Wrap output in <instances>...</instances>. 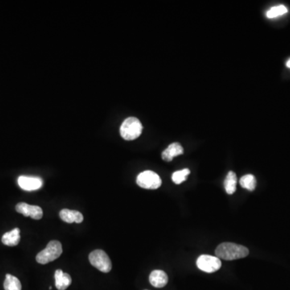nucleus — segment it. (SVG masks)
<instances>
[{
    "mask_svg": "<svg viewBox=\"0 0 290 290\" xmlns=\"http://www.w3.org/2000/svg\"><path fill=\"white\" fill-rule=\"evenodd\" d=\"M4 287H5V290L22 289V286H21L20 280L11 274H7L5 283H4Z\"/></svg>",
    "mask_w": 290,
    "mask_h": 290,
    "instance_id": "obj_15",
    "label": "nucleus"
},
{
    "mask_svg": "<svg viewBox=\"0 0 290 290\" xmlns=\"http://www.w3.org/2000/svg\"><path fill=\"white\" fill-rule=\"evenodd\" d=\"M62 251V245L59 241H50V243H48L47 247L37 254L36 259L41 264H46L60 257Z\"/></svg>",
    "mask_w": 290,
    "mask_h": 290,
    "instance_id": "obj_3",
    "label": "nucleus"
},
{
    "mask_svg": "<svg viewBox=\"0 0 290 290\" xmlns=\"http://www.w3.org/2000/svg\"><path fill=\"white\" fill-rule=\"evenodd\" d=\"M196 263L200 270L207 273L216 272L220 269L222 266V262L219 258L210 255H200Z\"/></svg>",
    "mask_w": 290,
    "mask_h": 290,
    "instance_id": "obj_6",
    "label": "nucleus"
},
{
    "mask_svg": "<svg viewBox=\"0 0 290 290\" xmlns=\"http://www.w3.org/2000/svg\"><path fill=\"white\" fill-rule=\"evenodd\" d=\"M169 281L168 275L162 270H154L151 272L149 276V282L156 288L165 287Z\"/></svg>",
    "mask_w": 290,
    "mask_h": 290,
    "instance_id": "obj_10",
    "label": "nucleus"
},
{
    "mask_svg": "<svg viewBox=\"0 0 290 290\" xmlns=\"http://www.w3.org/2000/svg\"><path fill=\"white\" fill-rule=\"evenodd\" d=\"M287 13H288V10L286 9L285 6L279 5V6L273 7V8L267 11L266 16H267V18L272 19L280 17V16L285 14Z\"/></svg>",
    "mask_w": 290,
    "mask_h": 290,
    "instance_id": "obj_18",
    "label": "nucleus"
},
{
    "mask_svg": "<svg viewBox=\"0 0 290 290\" xmlns=\"http://www.w3.org/2000/svg\"><path fill=\"white\" fill-rule=\"evenodd\" d=\"M286 66H287L288 68L290 69V59H288V62H287V63H286Z\"/></svg>",
    "mask_w": 290,
    "mask_h": 290,
    "instance_id": "obj_19",
    "label": "nucleus"
},
{
    "mask_svg": "<svg viewBox=\"0 0 290 290\" xmlns=\"http://www.w3.org/2000/svg\"><path fill=\"white\" fill-rule=\"evenodd\" d=\"M89 260L91 262V265L96 267L97 269H99V271L104 273L111 272L112 263H111L109 256L103 250L97 249L93 251L89 255Z\"/></svg>",
    "mask_w": 290,
    "mask_h": 290,
    "instance_id": "obj_4",
    "label": "nucleus"
},
{
    "mask_svg": "<svg viewBox=\"0 0 290 290\" xmlns=\"http://www.w3.org/2000/svg\"><path fill=\"white\" fill-rule=\"evenodd\" d=\"M59 216L62 221L67 223H73V222L81 223L84 219L83 214L81 212L78 210H68V209H63L61 210Z\"/></svg>",
    "mask_w": 290,
    "mask_h": 290,
    "instance_id": "obj_11",
    "label": "nucleus"
},
{
    "mask_svg": "<svg viewBox=\"0 0 290 290\" xmlns=\"http://www.w3.org/2000/svg\"><path fill=\"white\" fill-rule=\"evenodd\" d=\"M237 177L232 171H230L228 174L226 175L224 181V187L226 193L233 194L236 190Z\"/></svg>",
    "mask_w": 290,
    "mask_h": 290,
    "instance_id": "obj_14",
    "label": "nucleus"
},
{
    "mask_svg": "<svg viewBox=\"0 0 290 290\" xmlns=\"http://www.w3.org/2000/svg\"><path fill=\"white\" fill-rule=\"evenodd\" d=\"M54 277L56 288L58 290H66L72 283L71 276L61 269L56 270Z\"/></svg>",
    "mask_w": 290,
    "mask_h": 290,
    "instance_id": "obj_12",
    "label": "nucleus"
},
{
    "mask_svg": "<svg viewBox=\"0 0 290 290\" xmlns=\"http://www.w3.org/2000/svg\"><path fill=\"white\" fill-rule=\"evenodd\" d=\"M16 210L25 217H31L33 219L39 220L43 217V210L38 206H33L25 202H20L16 206Z\"/></svg>",
    "mask_w": 290,
    "mask_h": 290,
    "instance_id": "obj_7",
    "label": "nucleus"
},
{
    "mask_svg": "<svg viewBox=\"0 0 290 290\" xmlns=\"http://www.w3.org/2000/svg\"><path fill=\"white\" fill-rule=\"evenodd\" d=\"M21 241V230L15 228L5 233L2 237V243L9 247H14L19 244Z\"/></svg>",
    "mask_w": 290,
    "mask_h": 290,
    "instance_id": "obj_13",
    "label": "nucleus"
},
{
    "mask_svg": "<svg viewBox=\"0 0 290 290\" xmlns=\"http://www.w3.org/2000/svg\"><path fill=\"white\" fill-rule=\"evenodd\" d=\"M143 131V126L138 119L130 117L126 119L120 127V135L125 140H134L138 138Z\"/></svg>",
    "mask_w": 290,
    "mask_h": 290,
    "instance_id": "obj_2",
    "label": "nucleus"
},
{
    "mask_svg": "<svg viewBox=\"0 0 290 290\" xmlns=\"http://www.w3.org/2000/svg\"><path fill=\"white\" fill-rule=\"evenodd\" d=\"M249 250L243 245L234 243H222L215 250V255L219 259L225 260H235L247 257Z\"/></svg>",
    "mask_w": 290,
    "mask_h": 290,
    "instance_id": "obj_1",
    "label": "nucleus"
},
{
    "mask_svg": "<svg viewBox=\"0 0 290 290\" xmlns=\"http://www.w3.org/2000/svg\"><path fill=\"white\" fill-rule=\"evenodd\" d=\"M239 183H240L242 187L247 189L249 191H253L254 189L256 187V179L251 174H247V175L243 176V177H241Z\"/></svg>",
    "mask_w": 290,
    "mask_h": 290,
    "instance_id": "obj_16",
    "label": "nucleus"
},
{
    "mask_svg": "<svg viewBox=\"0 0 290 290\" xmlns=\"http://www.w3.org/2000/svg\"><path fill=\"white\" fill-rule=\"evenodd\" d=\"M136 183L143 189H157L161 187L162 181L157 173L153 171L146 170L137 176Z\"/></svg>",
    "mask_w": 290,
    "mask_h": 290,
    "instance_id": "obj_5",
    "label": "nucleus"
},
{
    "mask_svg": "<svg viewBox=\"0 0 290 290\" xmlns=\"http://www.w3.org/2000/svg\"><path fill=\"white\" fill-rule=\"evenodd\" d=\"M145 290H147V289H145Z\"/></svg>",
    "mask_w": 290,
    "mask_h": 290,
    "instance_id": "obj_20",
    "label": "nucleus"
},
{
    "mask_svg": "<svg viewBox=\"0 0 290 290\" xmlns=\"http://www.w3.org/2000/svg\"><path fill=\"white\" fill-rule=\"evenodd\" d=\"M184 153V149L179 143H173L169 145V147L163 151L161 157L163 160L167 162L173 161L174 157L182 155Z\"/></svg>",
    "mask_w": 290,
    "mask_h": 290,
    "instance_id": "obj_9",
    "label": "nucleus"
},
{
    "mask_svg": "<svg viewBox=\"0 0 290 290\" xmlns=\"http://www.w3.org/2000/svg\"><path fill=\"white\" fill-rule=\"evenodd\" d=\"M18 185L24 190L33 191L42 187L43 181L41 177L21 176L18 178Z\"/></svg>",
    "mask_w": 290,
    "mask_h": 290,
    "instance_id": "obj_8",
    "label": "nucleus"
},
{
    "mask_svg": "<svg viewBox=\"0 0 290 290\" xmlns=\"http://www.w3.org/2000/svg\"><path fill=\"white\" fill-rule=\"evenodd\" d=\"M189 173H190V170L189 169H184L182 170L177 171L175 173H173L172 180H173L174 183L177 184V185H180L184 181H186Z\"/></svg>",
    "mask_w": 290,
    "mask_h": 290,
    "instance_id": "obj_17",
    "label": "nucleus"
}]
</instances>
